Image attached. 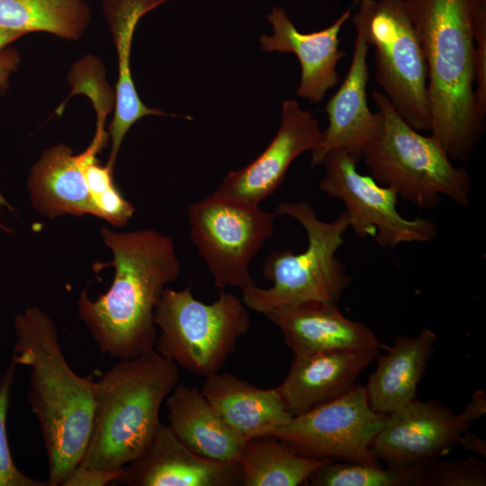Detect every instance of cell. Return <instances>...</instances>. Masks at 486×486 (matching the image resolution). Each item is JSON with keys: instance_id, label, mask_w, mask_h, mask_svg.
I'll use <instances>...</instances> for the list:
<instances>
[{"instance_id": "obj_1", "label": "cell", "mask_w": 486, "mask_h": 486, "mask_svg": "<svg viewBox=\"0 0 486 486\" xmlns=\"http://www.w3.org/2000/svg\"><path fill=\"white\" fill-rule=\"evenodd\" d=\"M101 232L113 259L95 263L94 270L113 266L114 278L95 301L84 289L77 312L101 353L130 359L155 349V308L166 285L178 278L181 265L172 238L154 230L114 232L103 227Z\"/></svg>"}, {"instance_id": "obj_2", "label": "cell", "mask_w": 486, "mask_h": 486, "mask_svg": "<svg viewBox=\"0 0 486 486\" xmlns=\"http://www.w3.org/2000/svg\"><path fill=\"white\" fill-rule=\"evenodd\" d=\"M428 67L430 131L451 160L466 161L485 130L474 87L475 0H405Z\"/></svg>"}, {"instance_id": "obj_3", "label": "cell", "mask_w": 486, "mask_h": 486, "mask_svg": "<svg viewBox=\"0 0 486 486\" xmlns=\"http://www.w3.org/2000/svg\"><path fill=\"white\" fill-rule=\"evenodd\" d=\"M12 362L30 368L28 402L43 436L48 486H62L79 464L94 409V374L77 375L68 364L52 319L30 307L14 320Z\"/></svg>"}, {"instance_id": "obj_4", "label": "cell", "mask_w": 486, "mask_h": 486, "mask_svg": "<svg viewBox=\"0 0 486 486\" xmlns=\"http://www.w3.org/2000/svg\"><path fill=\"white\" fill-rule=\"evenodd\" d=\"M178 380V365L156 349L119 360L104 373L94 381L92 428L78 465L117 471L138 457Z\"/></svg>"}, {"instance_id": "obj_5", "label": "cell", "mask_w": 486, "mask_h": 486, "mask_svg": "<svg viewBox=\"0 0 486 486\" xmlns=\"http://www.w3.org/2000/svg\"><path fill=\"white\" fill-rule=\"evenodd\" d=\"M372 96L382 126L362 154L371 176L421 209L436 207L443 195L469 207L472 179L468 172L453 164L434 136L410 127L383 93L374 91Z\"/></svg>"}, {"instance_id": "obj_6", "label": "cell", "mask_w": 486, "mask_h": 486, "mask_svg": "<svg viewBox=\"0 0 486 486\" xmlns=\"http://www.w3.org/2000/svg\"><path fill=\"white\" fill-rule=\"evenodd\" d=\"M275 214L296 220L307 234V247L301 253L291 249L271 252L262 274L272 286H256L242 292L247 308L264 314L270 309L303 302L337 303L352 282L336 254L349 228L346 212L332 221L321 220L304 201L281 202Z\"/></svg>"}, {"instance_id": "obj_7", "label": "cell", "mask_w": 486, "mask_h": 486, "mask_svg": "<svg viewBox=\"0 0 486 486\" xmlns=\"http://www.w3.org/2000/svg\"><path fill=\"white\" fill-rule=\"evenodd\" d=\"M154 323L159 329L155 349L194 375L206 377L221 370L251 319L242 300L223 290L208 304L195 299L190 286L166 287Z\"/></svg>"}, {"instance_id": "obj_8", "label": "cell", "mask_w": 486, "mask_h": 486, "mask_svg": "<svg viewBox=\"0 0 486 486\" xmlns=\"http://www.w3.org/2000/svg\"><path fill=\"white\" fill-rule=\"evenodd\" d=\"M355 2L383 94L410 127L430 131L427 61L405 0Z\"/></svg>"}, {"instance_id": "obj_9", "label": "cell", "mask_w": 486, "mask_h": 486, "mask_svg": "<svg viewBox=\"0 0 486 486\" xmlns=\"http://www.w3.org/2000/svg\"><path fill=\"white\" fill-rule=\"evenodd\" d=\"M190 236L216 287L255 286L250 264L274 232L275 214L215 191L188 208Z\"/></svg>"}, {"instance_id": "obj_10", "label": "cell", "mask_w": 486, "mask_h": 486, "mask_svg": "<svg viewBox=\"0 0 486 486\" xmlns=\"http://www.w3.org/2000/svg\"><path fill=\"white\" fill-rule=\"evenodd\" d=\"M386 415L371 408L364 386L356 385L269 434L303 457L381 466L372 445Z\"/></svg>"}, {"instance_id": "obj_11", "label": "cell", "mask_w": 486, "mask_h": 486, "mask_svg": "<svg viewBox=\"0 0 486 486\" xmlns=\"http://www.w3.org/2000/svg\"><path fill=\"white\" fill-rule=\"evenodd\" d=\"M357 163L342 149L330 151L321 164L325 176L319 187L344 203L349 228L359 238H371L379 246L394 249L403 243H424L436 237L437 229L432 220L401 216L397 193L360 174Z\"/></svg>"}, {"instance_id": "obj_12", "label": "cell", "mask_w": 486, "mask_h": 486, "mask_svg": "<svg viewBox=\"0 0 486 486\" xmlns=\"http://www.w3.org/2000/svg\"><path fill=\"white\" fill-rule=\"evenodd\" d=\"M470 424L440 402L409 404L386 415L372 449L386 466L410 470L438 459L459 444Z\"/></svg>"}, {"instance_id": "obj_13", "label": "cell", "mask_w": 486, "mask_h": 486, "mask_svg": "<svg viewBox=\"0 0 486 486\" xmlns=\"http://www.w3.org/2000/svg\"><path fill=\"white\" fill-rule=\"evenodd\" d=\"M322 140L318 120L297 101L286 100L278 130L267 147L248 165L230 172L216 191L259 205L279 188L291 164L303 152L316 150Z\"/></svg>"}, {"instance_id": "obj_14", "label": "cell", "mask_w": 486, "mask_h": 486, "mask_svg": "<svg viewBox=\"0 0 486 486\" xmlns=\"http://www.w3.org/2000/svg\"><path fill=\"white\" fill-rule=\"evenodd\" d=\"M352 20L356 32L352 59L344 81L325 107L328 124L320 146L311 152V166L321 165L327 154L335 149L344 150L359 162L365 146L382 126L380 112H373L368 105L370 44L364 24L356 12Z\"/></svg>"}, {"instance_id": "obj_15", "label": "cell", "mask_w": 486, "mask_h": 486, "mask_svg": "<svg viewBox=\"0 0 486 486\" xmlns=\"http://www.w3.org/2000/svg\"><path fill=\"white\" fill-rule=\"evenodd\" d=\"M116 482L129 486H241L238 461L202 456L160 423L145 449L125 465Z\"/></svg>"}, {"instance_id": "obj_16", "label": "cell", "mask_w": 486, "mask_h": 486, "mask_svg": "<svg viewBox=\"0 0 486 486\" xmlns=\"http://www.w3.org/2000/svg\"><path fill=\"white\" fill-rule=\"evenodd\" d=\"M294 356L335 350L387 349L365 324L346 318L336 303L310 301L268 310Z\"/></svg>"}, {"instance_id": "obj_17", "label": "cell", "mask_w": 486, "mask_h": 486, "mask_svg": "<svg viewBox=\"0 0 486 486\" xmlns=\"http://www.w3.org/2000/svg\"><path fill=\"white\" fill-rule=\"evenodd\" d=\"M351 14L352 8H348L329 26L309 33L298 31L283 7H273L267 14L273 34L260 37L261 49L297 57L301 66L296 90L299 97L318 103L337 85V65L346 54L338 49L339 33Z\"/></svg>"}, {"instance_id": "obj_18", "label": "cell", "mask_w": 486, "mask_h": 486, "mask_svg": "<svg viewBox=\"0 0 486 486\" xmlns=\"http://www.w3.org/2000/svg\"><path fill=\"white\" fill-rule=\"evenodd\" d=\"M379 351L335 350L294 356L287 376L276 390L292 417L305 414L351 391Z\"/></svg>"}, {"instance_id": "obj_19", "label": "cell", "mask_w": 486, "mask_h": 486, "mask_svg": "<svg viewBox=\"0 0 486 486\" xmlns=\"http://www.w3.org/2000/svg\"><path fill=\"white\" fill-rule=\"evenodd\" d=\"M108 134L96 129L87 148L74 155L65 144L45 149L32 166L28 190L33 207L49 219L64 214L98 217V211L87 188L83 166L93 151L99 152L105 145Z\"/></svg>"}, {"instance_id": "obj_20", "label": "cell", "mask_w": 486, "mask_h": 486, "mask_svg": "<svg viewBox=\"0 0 486 486\" xmlns=\"http://www.w3.org/2000/svg\"><path fill=\"white\" fill-rule=\"evenodd\" d=\"M170 0H103L107 21L118 56V80L115 104L109 126L111 153L107 166L113 168L120 148L130 127L147 115H170L147 106L140 98L130 72V49L133 34L140 18Z\"/></svg>"}, {"instance_id": "obj_21", "label": "cell", "mask_w": 486, "mask_h": 486, "mask_svg": "<svg viewBox=\"0 0 486 486\" xmlns=\"http://www.w3.org/2000/svg\"><path fill=\"white\" fill-rule=\"evenodd\" d=\"M168 427L196 454L218 461H238L247 439L233 429L202 390L176 384L166 400Z\"/></svg>"}, {"instance_id": "obj_22", "label": "cell", "mask_w": 486, "mask_h": 486, "mask_svg": "<svg viewBox=\"0 0 486 486\" xmlns=\"http://www.w3.org/2000/svg\"><path fill=\"white\" fill-rule=\"evenodd\" d=\"M201 390L220 417L247 440L269 434L292 418L276 388H258L229 373L204 377Z\"/></svg>"}, {"instance_id": "obj_23", "label": "cell", "mask_w": 486, "mask_h": 486, "mask_svg": "<svg viewBox=\"0 0 486 486\" xmlns=\"http://www.w3.org/2000/svg\"><path fill=\"white\" fill-rule=\"evenodd\" d=\"M436 336L428 328L415 337L397 336L364 386L371 408L389 414L417 399L418 386L435 352Z\"/></svg>"}, {"instance_id": "obj_24", "label": "cell", "mask_w": 486, "mask_h": 486, "mask_svg": "<svg viewBox=\"0 0 486 486\" xmlns=\"http://www.w3.org/2000/svg\"><path fill=\"white\" fill-rule=\"evenodd\" d=\"M329 461L301 456L270 434L253 436L247 440L239 459L241 486L306 485L310 475Z\"/></svg>"}, {"instance_id": "obj_25", "label": "cell", "mask_w": 486, "mask_h": 486, "mask_svg": "<svg viewBox=\"0 0 486 486\" xmlns=\"http://www.w3.org/2000/svg\"><path fill=\"white\" fill-rule=\"evenodd\" d=\"M85 0H0V28L77 40L91 20Z\"/></svg>"}, {"instance_id": "obj_26", "label": "cell", "mask_w": 486, "mask_h": 486, "mask_svg": "<svg viewBox=\"0 0 486 486\" xmlns=\"http://www.w3.org/2000/svg\"><path fill=\"white\" fill-rule=\"evenodd\" d=\"M329 461L316 469L306 485L311 486H410L415 471Z\"/></svg>"}, {"instance_id": "obj_27", "label": "cell", "mask_w": 486, "mask_h": 486, "mask_svg": "<svg viewBox=\"0 0 486 486\" xmlns=\"http://www.w3.org/2000/svg\"><path fill=\"white\" fill-rule=\"evenodd\" d=\"M486 464L475 457L455 461L439 458L419 466L410 486H485Z\"/></svg>"}, {"instance_id": "obj_28", "label": "cell", "mask_w": 486, "mask_h": 486, "mask_svg": "<svg viewBox=\"0 0 486 486\" xmlns=\"http://www.w3.org/2000/svg\"><path fill=\"white\" fill-rule=\"evenodd\" d=\"M16 364L11 362L0 380V486H48L22 473L14 464L6 434V417Z\"/></svg>"}, {"instance_id": "obj_29", "label": "cell", "mask_w": 486, "mask_h": 486, "mask_svg": "<svg viewBox=\"0 0 486 486\" xmlns=\"http://www.w3.org/2000/svg\"><path fill=\"white\" fill-rule=\"evenodd\" d=\"M474 46L476 79L474 94L480 113L486 115V0H475Z\"/></svg>"}, {"instance_id": "obj_30", "label": "cell", "mask_w": 486, "mask_h": 486, "mask_svg": "<svg viewBox=\"0 0 486 486\" xmlns=\"http://www.w3.org/2000/svg\"><path fill=\"white\" fill-rule=\"evenodd\" d=\"M98 217L116 227L125 226L134 213V206L127 201L118 188L112 186L93 197Z\"/></svg>"}, {"instance_id": "obj_31", "label": "cell", "mask_w": 486, "mask_h": 486, "mask_svg": "<svg viewBox=\"0 0 486 486\" xmlns=\"http://www.w3.org/2000/svg\"><path fill=\"white\" fill-rule=\"evenodd\" d=\"M97 151H93L83 166L87 188L92 197L102 194L114 185L112 168L103 166L96 158Z\"/></svg>"}, {"instance_id": "obj_32", "label": "cell", "mask_w": 486, "mask_h": 486, "mask_svg": "<svg viewBox=\"0 0 486 486\" xmlns=\"http://www.w3.org/2000/svg\"><path fill=\"white\" fill-rule=\"evenodd\" d=\"M121 470H104L77 465L62 486H105L117 481Z\"/></svg>"}, {"instance_id": "obj_33", "label": "cell", "mask_w": 486, "mask_h": 486, "mask_svg": "<svg viewBox=\"0 0 486 486\" xmlns=\"http://www.w3.org/2000/svg\"><path fill=\"white\" fill-rule=\"evenodd\" d=\"M20 61L21 56L16 49L5 47L0 50V89L6 86L10 76L18 69ZM4 206L13 210L0 193V208Z\"/></svg>"}, {"instance_id": "obj_34", "label": "cell", "mask_w": 486, "mask_h": 486, "mask_svg": "<svg viewBox=\"0 0 486 486\" xmlns=\"http://www.w3.org/2000/svg\"><path fill=\"white\" fill-rule=\"evenodd\" d=\"M486 412V394L482 390L474 392L472 400L461 412L463 417L471 423L482 418Z\"/></svg>"}, {"instance_id": "obj_35", "label": "cell", "mask_w": 486, "mask_h": 486, "mask_svg": "<svg viewBox=\"0 0 486 486\" xmlns=\"http://www.w3.org/2000/svg\"><path fill=\"white\" fill-rule=\"evenodd\" d=\"M459 444L466 450L486 457V440L479 437L477 435L465 430L460 439Z\"/></svg>"}, {"instance_id": "obj_36", "label": "cell", "mask_w": 486, "mask_h": 486, "mask_svg": "<svg viewBox=\"0 0 486 486\" xmlns=\"http://www.w3.org/2000/svg\"><path fill=\"white\" fill-rule=\"evenodd\" d=\"M25 35L22 32L0 28V50Z\"/></svg>"}, {"instance_id": "obj_37", "label": "cell", "mask_w": 486, "mask_h": 486, "mask_svg": "<svg viewBox=\"0 0 486 486\" xmlns=\"http://www.w3.org/2000/svg\"><path fill=\"white\" fill-rule=\"evenodd\" d=\"M0 229L4 230H5V231H8V232L11 231V230H10L9 228L5 227V226H4V224H2L1 222H0Z\"/></svg>"}]
</instances>
